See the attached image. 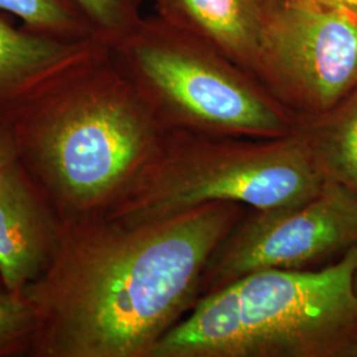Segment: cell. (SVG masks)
<instances>
[{
  "label": "cell",
  "mask_w": 357,
  "mask_h": 357,
  "mask_svg": "<svg viewBox=\"0 0 357 357\" xmlns=\"http://www.w3.org/2000/svg\"><path fill=\"white\" fill-rule=\"evenodd\" d=\"M209 203L125 222L78 255L57 306V351L75 357L150 356L199 293L205 268L243 213Z\"/></svg>",
  "instance_id": "1"
},
{
  "label": "cell",
  "mask_w": 357,
  "mask_h": 357,
  "mask_svg": "<svg viewBox=\"0 0 357 357\" xmlns=\"http://www.w3.org/2000/svg\"><path fill=\"white\" fill-rule=\"evenodd\" d=\"M357 246L328 268L250 273L200 299L149 357L349 356Z\"/></svg>",
  "instance_id": "2"
},
{
  "label": "cell",
  "mask_w": 357,
  "mask_h": 357,
  "mask_svg": "<svg viewBox=\"0 0 357 357\" xmlns=\"http://www.w3.org/2000/svg\"><path fill=\"white\" fill-rule=\"evenodd\" d=\"M20 115L65 195L89 204L139 171L166 130L110 48Z\"/></svg>",
  "instance_id": "3"
},
{
  "label": "cell",
  "mask_w": 357,
  "mask_h": 357,
  "mask_svg": "<svg viewBox=\"0 0 357 357\" xmlns=\"http://www.w3.org/2000/svg\"><path fill=\"white\" fill-rule=\"evenodd\" d=\"M115 64L167 128L278 138L298 116L255 76L155 15L110 47Z\"/></svg>",
  "instance_id": "4"
},
{
  "label": "cell",
  "mask_w": 357,
  "mask_h": 357,
  "mask_svg": "<svg viewBox=\"0 0 357 357\" xmlns=\"http://www.w3.org/2000/svg\"><path fill=\"white\" fill-rule=\"evenodd\" d=\"M172 130V151L139 180L121 212L125 222L153 221L209 203L258 211L293 206L314 197L323 185L324 176L294 131L255 142Z\"/></svg>",
  "instance_id": "5"
},
{
  "label": "cell",
  "mask_w": 357,
  "mask_h": 357,
  "mask_svg": "<svg viewBox=\"0 0 357 357\" xmlns=\"http://www.w3.org/2000/svg\"><path fill=\"white\" fill-rule=\"evenodd\" d=\"M255 77L296 116L318 115L357 89V23L296 0H265Z\"/></svg>",
  "instance_id": "6"
},
{
  "label": "cell",
  "mask_w": 357,
  "mask_h": 357,
  "mask_svg": "<svg viewBox=\"0 0 357 357\" xmlns=\"http://www.w3.org/2000/svg\"><path fill=\"white\" fill-rule=\"evenodd\" d=\"M357 246V195L324 178L305 203L255 215L230 230L205 268L203 282L217 290L250 273L302 270Z\"/></svg>",
  "instance_id": "7"
},
{
  "label": "cell",
  "mask_w": 357,
  "mask_h": 357,
  "mask_svg": "<svg viewBox=\"0 0 357 357\" xmlns=\"http://www.w3.org/2000/svg\"><path fill=\"white\" fill-rule=\"evenodd\" d=\"M0 11V114L22 113L107 48L98 38L65 40L16 26Z\"/></svg>",
  "instance_id": "8"
},
{
  "label": "cell",
  "mask_w": 357,
  "mask_h": 357,
  "mask_svg": "<svg viewBox=\"0 0 357 357\" xmlns=\"http://www.w3.org/2000/svg\"><path fill=\"white\" fill-rule=\"evenodd\" d=\"M156 15L255 76L265 0H153Z\"/></svg>",
  "instance_id": "9"
},
{
  "label": "cell",
  "mask_w": 357,
  "mask_h": 357,
  "mask_svg": "<svg viewBox=\"0 0 357 357\" xmlns=\"http://www.w3.org/2000/svg\"><path fill=\"white\" fill-rule=\"evenodd\" d=\"M47 255V231L38 203L13 166L0 171V277L15 291L31 281Z\"/></svg>",
  "instance_id": "10"
},
{
  "label": "cell",
  "mask_w": 357,
  "mask_h": 357,
  "mask_svg": "<svg viewBox=\"0 0 357 357\" xmlns=\"http://www.w3.org/2000/svg\"><path fill=\"white\" fill-rule=\"evenodd\" d=\"M294 132L324 178L357 195V89L321 114L298 116Z\"/></svg>",
  "instance_id": "11"
},
{
  "label": "cell",
  "mask_w": 357,
  "mask_h": 357,
  "mask_svg": "<svg viewBox=\"0 0 357 357\" xmlns=\"http://www.w3.org/2000/svg\"><path fill=\"white\" fill-rule=\"evenodd\" d=\"M0 11L13 15L41 35L65 40L97 38L75 0H0Z\"/></svg>",
  "instance_id": "12"
},
{
  "label": "cell",
  "mask_w": 357,
  "mask_h": 357,
  "mask_svg": "<svg viewBox=\"0 0 357 357\" xmlns=\"http://www.w3.org/2000/svg\"><path fill=\"white\" fill-rule=\"evenodd\" d=\"M89 19L96 36L113 47L126 38L138 24L142 0H75Z\"/></svg>",
  "instance_id": "13"
},
{
  "label": "cell",
  "mask_w": 357,
  "mask_h": 357,
  "mask_svg": "<svg viewBox=\"0 0 357 357\" xmlns=\"http://www.w3.org/2000/svg\"><path fill=\"white\" fill-rule=\"evenodd\" d=\"M26 320L28 312L22 303L0 299V344L23 330Z\"/></svg>",
  "instance_id": "14"
},
{
  "label": "cell",
  "mask_w": 357,
  "mask_h": 357,
  "mask_svg": "<svg viewBox=\"0 0 357 357\" xmlns=\"http://www.w3.org/2000/svg\"><path fill=\"white\" fill-rule=\"evenodd\" d=\"M320 10L340 13L357 23V0H296Z\"/></svg>",
  "instance_id": "15"
},
{
  "label": "cell",
  "mask_w": 357,
  "mask_h": 357,
  "mask_svg": "<svg viewBox=\"0 0 357 357\" xmlns=\"http://www.w3.org/2000/svg\"><path fill=\"white\" fill-rule=\"evenodd\" d=\"M10 165H11L10 142L6 139V135L0 128V171Z\"/></svg>",
  "instance_id": "16"
},
{
  "label": "cell",
  "mask_w": 357,
  "mask_h": 357,
  "mask_svg": "<svg viewBox=\"0 0 357 357\" xmlns=\"http://www.w3.org/2000/svg\"><path fill=\"white\" fill-rule=\"evenodd\" d=\"M348 357H357V343L355 344V347L351 349V352H349V356Z\"/></svg>",
  "instance_id": "17"
},
{
  "label": "cell",
  "mask_w": 357,
  "mask_h": 357,
  "mask_svg": "<svg viewBox=\"0 0 357 357\" xmlns=\"http://www.w3.org/2000/svg\"><path fill=\"white\" fill-rule=\"evenodd\" d=\"M354 287H355V291L357 294V270L356 273H355V280H354Z\"/></svg>",
  "instance_id": "18"
}]
</instances>
